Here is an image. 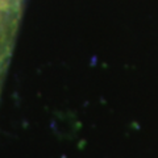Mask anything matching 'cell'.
Wrapping results in <instances>:
<instances>
[{"label":"cell","instance_id":"cell-1","mask_svg":"<svg viewBox=\"0 0 158 158\" xmlns=\"http://www.w3.org/2000/svg\"><path fill=\"white\" fill-rule=\"evenodd\" d=\"M25 0H0V91L16 42Z\"/></svg>","mask_w":158,"mask_h":158}]
</instances>
